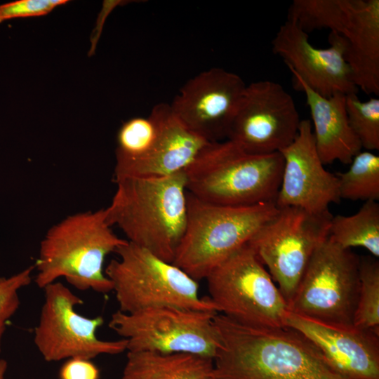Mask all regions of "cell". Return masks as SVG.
Here are the masks:
<instances>
[{
    "label": "cell",
    "mask_w": 379,
    "mask_h": 379,
    "mask_svg": "<svg viewBox=\"0 0 379 379\" xmlns=\"http://www.w3.org/2000/svg\"><path fill=\"white\" fill-rule=\"evenodd\" d=\"M219 345L211 379H347L303 334L291 328H258L214 317Z\"/></svg>",
    "instance_id": "6da1fadb"
},
{
    "label": "cell",
    "mask_w": 379,
    "mask_h": 379,
    "mask_svg": "<svg viewBox=\"0 0 379 379\" xmlns=\"http://www.w3.org/2000/svg\"><path fill=\"white\" fill-rule=\"evenodd\" d=\"M115 182L117 190L105 208L108 224L117 225L128 241L173 263L187 222L185 171Z\"/></svg>",
    "instance_id": "7a4b0ae2"
},
{
    "label": "cell",
    "mask_w": 379,
    "mask_h": 379,
    "mask_svg": "<svg viewBox=\"0 0 379 379\" xmlns=\"http://www.w3.org/2000/svg\"><path fill=\"white\" fill-rule=\"evenodd\" d=\"M106 215L105 208L77 213L48 230L34 265L38 287L44 288L65 278L78 290L112 291V282L103 270L104 262L127 240L115 234Z\"/></svg>",
    "instance_id": "3957f363"
},
{
    "label": "cell",
    "mask_w": 379,
    "mask_h": 379,
    "mask_svg": "<svg viewBox=\"0 0 379 379\" xmlns=\"http://www.w3.org/2000/svg\"><path fill=\"white\" fill-rule=\"evenodd\" d=\"M283 167L280 152L253 154L230 140L210 142L185 170L187 190L225 206L275 202Z\"/></svg>",
    "instance_id": "277c9868"
},
{
    "label": "cell",
    "mask_w": 379,
    "mask_h": 379,
    "mask_svg": "<svg viewBox=\"0 0 379 379\" xmlns=\"http://www.w3.org/2000/svg\"><path fill=\"white\" fill-rule=\"evenodd\" d=\"M278 211L274 201L225 206L203 201L187 192L185 230L173 263L196 281L206 279Z\"/></svg>",
    "instance_id": "5b68a950"
},
{
    "label": "cell",
    "mask_w": 379,
    "mask_h": 379,
    "mask_svg": "<svg viewBox=\"0 0 379 379\" xmlns=\"http://www.w3.org/2000/svg\"><path fill=\"white\" fill-rule=\"evenodd\" d=\"M105 270L119 311L126 313L161 306L218 312L208 297L199 295L197 281L172 262L126 241Z\"/></svg>",
    "instance_id": "8992f818"
},
{
    "label": "cell",
    "mask_w": 379,
    "mask_h": 379,
    "mask_svg": "<svg viewBox=\"0 0 379 379\" xmlns=\"http://www.w3.org/2000/svg\"><path fill=\"white\" fill-rule=\"evenodd\" d=\"M308 33L326 28L347 42L357 87L379 95V0H294L288 18Z\"/></svg>",
    "instance_id": "52a82bcc"
},
{
    "label": "cell",
    "mask_w": 379,
    "mask_h": 379,
    "mask_svg": "<svg viewBox=\"0 0 379 379\" xmlns=\"http://www.w3.org/2000/svg\"><path fill=\"white\" fill-rule=\"evenodd\" d=\"M220 314L243 325L286 326L288 305L253 250L244 245L205 279Z\"/></svg>",
    "instance_id": "ba28073f"
},
{
    "label": "cell",
    "mask_w": 379,
    "mask_h": 379,
    "mask_svg": "<svg viewBox=\"0 0 379 379\" xmlns=\"http://www.w3.org/2000/svg\"><path fill=\"white\" fill-rule=\"evenodd\" d=\"M360 256L328 237L313 253L289 311L326 325L351 328L359 291Z\"/></svg>",
    "instance_id": "9c48e42d"
},
{
    "label": "cell",
    "mask_w": 379,
    "mask_h": 379,
    "mask_svg": "<svg viewBox=\"0 0 379 379\" xmlns=\"http://www.w3.org/2000/svg\"><path fill=\"white\" fill-rule=\"evenodd\" d=\"M333 215L279 208L248 241L286 301L291 302L309 262L329 234Z\"/></svg>",
    "instance_id": "30bf717a"
},
{
    "label": "cell",
    "mask_w": 379,
    "mask_h": 379,
    "mask_svg": "<svg viewBox=\"0 0 379 379\" xmlns=\"http://www.w3.org/2000/svg\"><path fill=\"white\" fill-rule=\"evenodd\" d=\"M216 314L172 306L118 310L108 325L127 340L128 351L188 353L213 359L219 345Z\"/></svg>",
    "instance_id": "8fae6325"
},
{
    "label": "cell",
    "mask_w": 379,
    "mask_h": 379,
    "mask_svg": "<svg viewBox=\"0 0 379 379\" xmlns=\"http://www.w3.org/2000/svg\"><path fill=\"white\" fill-rule=\"evenodd\" d=\"M44 289V302L34 343L46 361L77 357L91 360L101 354H118L127 350L126 339L102 340L97 337L103 318L79 314L75 308L83 301L68 287L55 281Z\"/></svg>",
    "instance_id": "7c38bea8"
},
{
    "label": "cell",
    "mask_w": 379,
    "mask_h": 379,
    "mask_svg": "<svg viewBox=\"0 0 379 379\" xmlns=\"http://www.w3.org/2000/svg\"><path fill=\"white\" fill-rule=\"evenodd\" d=\"M300 121L282 85L257 81L246 85L227 140L253 154L280 152L295 140Z\"/></svg>",
    "instance_id": "4fadbf2b"
},
{
    "label": "cell",
    "mask_w": 379,
    "mask_h": 379,
    "mask_svg": "<svg viewBox=\"0 0 379 379\" xmlns=\"http://www.w3.org/2000/svg\"><path fill=\"white\" fill-rule=\"evenodd\" d=\"M246 86L239 75L213 67L188 80L169 105L190 131L208 142L222 141L227 139Z\"/></svg>",
    "instance_id": "5bb4252c"
},
{
    "label": "cell",
    "mask_w": 379,
    "mask_h": 379,
    "mask_svg": "<svg viewBox=\"0 0 379 379\" xmlns=\"http://www.w3.org/2000/svg\"><path fill=\"white\" fill-rule=\"evenodd\" d=\"M328 41V48L313 46L308 33L295 21L287 19L272 41V50L284 60L291 72L319 95L357 93L359 89L345 58L346 41L333 32Z\"/></svg>",
    "instance_id": "9a60e30c"
},
{
    "label": "cell",
    "mask_w": 379,
    "mask_h": 379,
    "mask_svg": "<svg viewBox=\"0 0 379 379\" xmlns=\"http://www.w3.org/2000/svg\"><path fill=\"white\" fill-rule=\"evenodd\" d=\"M280 153L284 167L275 199L278 208L322 214L329 212L331 204L340 202L338 178L326 170L319 158L311 121L301 120L295 140Z\"/></svg>",
    "instance_id": "2e32d148"
},
{
    "label": "cell",
    "mask_w": 379,
    "mask_h": 379,
    "mask_svg": "<svg viewBox=\"0 0 379 379\" xmlns=\"http://www.w3.org/2000/svg\"><path fill=\"white\" fill-rule=\"evenodd\" d=\"M286 326L307 338L347 379H379V333L326 325L289 311Z\"/></svg>",
    "instance_id": "e0dca14e"
},
{
    "label": "cell",
    "mask_w": 379,
    "mask_h": 379,
    "mask_svg": "<svg viewBox=\"0 0 379 379\" xmlns=\"http://www.w3.org/2000/svg\"><path fill=\"white\" fill-rule=\"evenodd\" d=\"M160 132L150 152L140 161L114 167V181L126 178H161L183 172L210 142L187 128L169 104L154 105Z\"/></svg>",
    "instance_id": "ac0fdd59"
},
{
    "label": "cell",
    "mask_w": 379,
    "mask_h": 379,
    "mask_svg": "<svg viewBox=\"0 0 379 379\" xmlns=\"http://www.w3.org/2000/svg\"><path fill=\"white\" fill-rule=\"evenodd\" d=\"M291 74L296 87L305 95L315 145L321 162L326 165L339 161L350 164L362 147L349 123L346 95L338 93L324 97L310 88L297 74Z\"/></svg>",
    "instance_id": "d6986e66"
},
{
    "label": "cell",
    "mask_w": 379,
    "mask_h": 379,
    "mask_svg": "<svg viewBox=\"0 0 379 379\" xmlns=\"http://www.w3.org/2000/svg\"><path fill=\"white\" fill-rule=\"evenodd\" d=\"M213 359L188 353L128 351L119 379H208Z\"/></svg>",
    "instance_id": "ffe728a7"
},
{
    "label": "cell",
    "mask_w": 379,
    "mask_h": 379,
    "mask_svg": "<svg viewBox=\"0 0 379 379\" xmlns=\"http://www.w3.org/2000/svg\"><path fill=\"white\" fill-rule=\"evenodd\" d=\"M328 238L346 249L361 247L372 256L379 257V204L365 201L351 215H337L331 218Z\"/></svg>",
    "instance_id": "44dd1931"
},
{
    "label": "cell",
    "mask_w": 379,
    "mask_h": 379,
    "mask_svg": "<svg viewBox=\"0 0 379 379\" xmlns=\"http://www.w3.org/2000/svg\"><path fill=\"white\" fill-rule=\"evenodd\" d=\"M159 132V118L154 107L148 117H133L124 122L117 135L115 167L145 157L156 144Z\"/></svg>",
    "instance_id": "7402d4cb"
},
{
    "label": "cell",
    "mask_w": 379,
    "mask_h": 379,
    "mask_svg": "<svg viewBox=\"0 0 379 379\" xmlns=\"http://www.w3.org/2000/svg\"><path fill=\"white\" fill-rule=\"evenodd\" d=\"M337 177L340 199L379 200V157L373 152H359L350 163L349 168Z\"/></svg>",
    "instance_id": "603a6c76"
},
{
    "label": "cell",
    "mask_w": 379,
    "mask_h": 379,
    "mask_svg": "<svg viewBox=\"0 0 379 379\" xmlns=\"http://www.w3.org/2000/svg\"><path fill=\"white\" fill-rule=\"evenodd\" d=\"M359 273L354 327L379 333V261L371 255L360 257Z\"/></svg>",
    "instance_id": "cb8c5ba5"
},
{
    "label": "cell",
    "mask_w": 379,
    "mask_h": 379,
    "mask_svg": "<svg viewBox=\"0 0 379 379\" xmlns=\"http://www.w3.org/2000/svg\"><path fill=\"white\" fill-rule=\"evenodd\" d=\"M349 123L361 147L367 151L379 149V99L361 101L357 93L345 96Z\"/></svg>",
    "instance_id": "d4e9b609"
},
{
    "label": "cell",
    "mask_w": 379,
    "mask_h": 379,
    "mask_svg": "<svg viewBox=\"0 0 379 379\" xmlns=\"http://www.w3.org/2000/svg\"><path fill=\"white\" fill-rule=\"evenodd\" d=\"M34 265L8 277H0V352L6 323L20 305L18 291L32 281Z\"/></svg>",
    "instance_id": "484cf974"
},
{
    "label": "cell",
    "mask_w": 379,
    "mask_h": 379,
    "mask_svg": "<svg viewBox=\"0 0 379 379\" xmlns=\"http://www.w3.org/2000/svg\"><path fill=\"white\" fill-rule=\"evenodd\" d=\"M67 0H18L0 5V23L12 18L45 15Z\"/></svg>",
    "instance_id": "4316f807"
},
{
    "label": "cell",
    "mask_w": 379,
    "mask_h": 379,
    "mask_svg": "<svg viewBox=\"0 0 379 379\" xmlns=\"http://www.w3.org/2000/svg\"><path fill=\"white\" fill-rule=\"evenodd\" d=\"M100 373L97 366L89 359L72 358L61 367L60 379H99Z\"/></svg>",
    "instance_id": "83f0119b"
},
{
    "label": "cell",
    "mask_w": 379,
    "mask_h": 379,
    "mask_svg": "<svg viewBox=\"0 0 379 379\" xmlns=\"http://www.w3.org/2000/svg\"><path fill=\"white\" fill-rule=\"evenodd\" d=\"M7 362L5 359H0V379L4 378V375L7 369Z\"/></svg>",
    "instance_id": "f1b7e54d"
},
{
    "label": "cell",
    "mask_w": 379,
    "mask_h": 379,
    "mask_svg": "<svg viewBox=\"0 0 379 379\" xmlns=\"http://www.w3.org/2000/svg\"><path fill=\"white\" fill-rule=\"evenodd\" d=\"M208 379H211V378H208Z\"/></svg>",
    "instance_id": "f546056e"
}]
</instances>
